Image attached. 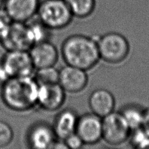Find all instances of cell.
Masks as SVG:
<instances>
[{
	"instance_id": "obj_6",
	"label": "cell",
	"mask_w": 149,
	"mask_h": 149,
	"mask_svg": "<svg viewBox=\"0 0 149 149\" xmlns=\"http://www.w3.org/2000/svg\"><path fill=\"white\" fill-rule=\"evenodd\" d=\"M130 128L119 111L102 118V140L110 146H118L128 140Z\"/></svg>"
},
{
	"instance_id": "obj_12",
	"label": "cell",
	"mask_w": 149,
	"mask_h": 149,
	"mask_svg": "<svg viewBox=\"0 0 149 149\" xmlns=\"http://www.w3.org/2000/svg\"><path fill=\"white\" fill-rule=\"evenodd\" d=\"M28 52L36 70L55 66L58 60V49L50 40L36 43Z\"/></svg>"
},
{
	"instance_id": "obj_5",
	"label": "cell",
	"mask_w": 149,
	"mask_h": 149,
	"mask_svg": "<svg viewBox=\"0 0 149 149\" xmlns=\"http://www.w3.org/2000/svg\"><path fill=\"white\" fill-rule=\"evenodd\" d=\"M0 61L9 78L34 76L36 68L28 51H7Z\"/></svg>"
},
{
	"instance_id": "obj_14",
	"label": "cell",
	"mask_w": 149,
	"mask_h": 149,
	"mask_svg": "<svg viewBox=\"0 0 149 149\" xmlns=\"http://www.w3.org/2000/svg\"><path fill=\"white\" fill-rule=\"evenodd\" d=\"M88 105L91 112L102 118L114 111L115 97L107 89H96L89 97Z\"/></svg>"
},
{
	"instance_id": "obj_16",
	"label": "cell",
	"mask_w": 149,
	"mask_h": 149,
	"mask_svg": "<svg viewBox=\"0 0 149 149\" xmlns=\"http://www.w3.org/2000/svg\"><path fill=\"white\" fill-rule=\"evenodd\" d=\"M146 109L141 105L135 103L125 104L119 112L124 118L131 130L143 126Z\"/></svg>"
},
{
	"instance_id": "obj_20",
	"label": "cell",
	"mask_w": 149,
	"mask_h": 149,
	"mask_svg": "<svg viewBox=\"0 0 149 149\" xmlns=\"http://www.w3.org/2000/svg\"><path fill=\"white\" fill-rule=\"evenodd\" d=\"M128 141L133 149H141L149 145V134L142 127L131 130Z\"/></svg>"
},
{
	"instance_id": "obj_17",
	"label": "cell",
	"mask_w": 149,
	"mask_h": 149,
	"mask_svg": "<svg viewBox=\"0 0 149 149\" xmlns=\"http://www.w3.org/2000/svg\"><path fill=\"white\" fill-rule=\"evenodd\" d=\"M33 19L26 23L28 38L32 45L49 40L51 30L46 27L38 19L37 20H33Z\"/></svg>"
},
{
	"instance_id": "obj_15",
	"label": "cell",
	"mask_w": 149,
	"mask_h": 149,
	"mask_svg": "<svg viewBox=\"0 0 149 149\" xmlns=\"http://www.w3.org/2000/svg\"><path fill=\"white\" fill-rule=\"evenodd\" d=\"M6 51H28L32 46L28 38L26 23L13 22L8 33L0 42Z\"/></svg>"
},
{
	"instance_id": "obj_25",
	"label": "cell",
	"mask_w": 149,
	"mask_h": 149,
	"mask_svg": "<svg viewBox=\"0 0 149 149\" xmlns=\"http://www.w3.org/2000/svg\"><path fill=\"white\" fill-rule=\"evenodd\" d=\"M143 127L149 134V108H147L145 110V118H144Z\"/></svg>"
},
{
	"instance_id": "obj_10",
	"label": "cell",
	"mask_w": 149,
	"mask_h": 149,
	"mask_svg": "<svg viewBox=\"0 0 149 149\" xmlns=\"http://www.w3.org/2000/svg\"><path fill=\"white\" fill-rule=\"evenodd\" d=\"M87 71L66 65L59 69L58 84L69 93H78L85 89L88 84Z\"/></svg>"
},
{
	"instance_id": "obj_4",
	"label": "cell",
	"mask_w": 149,
	"mask_h": 149,
	"mask_svg": "<svg viewBox=\"0 0 149 149\" xmlns=\"http://www.w3.org/2000/svg\"><path fill=\"white\" fill-rule=\"evenodd\" d=\"M38 19L51 30L63 29L74 18L65 0L41 1L37 13Z\"/></svg>"
},
{
	"instance_id": "obj_7",
	"label": "cell",
	"mask_w": 149,
	"mask_h": 149,
	"mask_svg": "<svg viewBox=\"0 0 149 149\" xmlns=\"http://www.w3.org/2000/svg\"><path fill=\"white\" fill-rule=\"evenodd\" d=\"M76 133L85 145L97 144L102 140V118L91 112L79 115Z\"/></svg>"
},
{
	"instance_id": "obj_19",
	"label": "cell",
	"mask_w": 149,
	"mask_h": 149,
	"mask_svg": "<svg viewBox=\"0 0 149 149\" xmlns=\"http://www.w3.org/2000/svg\"><path fill=\"white\" fill-rule=\"evenodd\" d=\"M33 77L39 85L57 84L59 70L56 68L55 66L36 69Z\"/></svg>"
},
{
	"instance_id": "obj_3",
	"label": "cell",
	"mask_w": 149,
	"mask_h": 149,
	"mask_svg": "<svg viewBox=\"0 0 149 149\" xmlns=\"http://www.w3.org/2000/svg\"><path fill=\"white\" fill-rule=\"evenodd\" d=\"M97 43L101 60L110 65L124 62L130 52L129 41L116 32H109L98 37Z\"/></svg>"
},
{
	"instance_id": "obj_18",
	"label": "cell",
	"mask_w": 149,
	"mask_h": 149,
	"mask_svg": "<svg viewBox=\"0 0 149 149\" xmlns=\"http://www.w3.org/2000/svg\"><path fill=\"white\" fill-rule=\"evenodd\" d=\"M74 17L85 19L91 16L95 9V0H65Z\"/></svg>"
},
{
	"instance_id": "obj_22",
	"label": "cell",
	"mask_w": 149,
	"mask_h": 149,
	"mask_svg": "<svg viewBox=\"0 0 149 149\" xmlns=\"http://www.w3.org/2000/svg\"><path fill=\"white\" fill-rule=\"evenodd\" d=\"M70 149H81L85 145L81 137L75 132L63 140Z\"/></svg>"
},
{
	"instance_id": "obj_11",
	"label": "cell",
	"mask_w": 149,
	"mask_h": 149,
	"mask_svg": "<svg viewBox=\"0 0 149 149\" xmlns=\"http://www.w3.org/2000/svg\"><path fill=\"white\" fill-rule=\"evenodd\" d=\"M26 139L30 149H47L56 139V137L52 124L39 121L29 127Z\"/></svg>"
},
{
	"instance_id": "obj_28",
	"label": "cell",
	"mask_w": 149,
	"mask_h": 149,
	"mask_svg": "<svg viewBox=\"0 0 149 149\" xmlns=\"http://www.w3.org/2000/svg\"><path fill=\"white\" fill-rule=\"evenodd\" d=\"M141 149H149V145H148V146H145V147H144V148H141Z\"/></svg>"
},
{
	"instance_id": "obj_1",
	"label": "cell",
	"mask_w": 149,
	"mask_h": 149,
	"mask_svg": "<svg viewBox=\"0 0 149 149\" xmlns=\"http://www.w3.org/2000/svg\"><path fill=\"white\" fill-rule=\"evenodd\" d=\"M39 84L33 76L11 78L1 86V101L16 112H28L37 106Z\"/></svg>"
},
{
	"instance_id": "obj_8",
	"label": "cell",
	"mask_w": 149,
	"mask_h": 149,
	"mask_svg": "<svg viewBox=\"0 0 149 149\" xmlns=\"http://www.w3.org/2000/svg\"><path fill=\"white\" fill-rule=\"evenodd\" d=\"M41 0H4L3 11L12 22L26 23L34 19Z\"/></svg>"
},
{
	"instance_id": "obj_27",
	"label": "cell",
	"mask_w": 149,
	"mask_h": 149,
	"mask_svg": "<svg viewBox=\"0 0 149 149\" xmlns=\"http://www.w3.org/2000/svg\"><path fill=\"white\" fill-rule=\"evenodd\" d=\"M103 149H118V148H116V147H114V146H110V147H107V148H103Z\"/></svg>"
},
{
	"instance_id": "obj_13",
	"label": "cell",
	"mask_w": 149,
	"mask_h": 149,
	"mask_svg": "<svg viewBox=\"0 0 149 149\" xmlns=\"http://www.w3.org/2000/svg\"><path fill=\"white\" fill-rule=\"evenodd\" d=\"M79 115L72 108H66L55 116L52 126L56 139L65 140L68 136L76 132Z\"/></svg>"
},
{
	"instance_id": "obj_26",
	"label": "cell",
	"mask_w": 149,
	"mask_h": 149,
	"mask_svg": "<svg viewBox=\"0 0 149 149\" xmlns=\"http://www.w3.org/2000/svg\"><path fill=\"white\" fill-rule=\"evenodd\" d=\"M4 0H0V11L3 8Z\"/></svg>"
},
{
	"instance_id": "obj_23",
	"label": "cell",
	"mask_w": 149,
	"mask_h": 149,
	"mask_svg": "<svg viewBox=\"0 0 149 149\" xmlns=\"http://www.w3.org/2000/svg\"><path fill=\"white\" fill-rule=\"evenodd\" d=\"M47 149H70L63 140L56 139Z\"/></svg>"
},
{
	"instance_id": "obj_2",
	"label": "cell",
	"mask_w": 149,
	"mask_h": 149,
	"mask_svg": "<svg viewBox=\"0 0 149 149\" xmlns=\"http://www.w3.org/2000/svg\"><path fill=\"white\" fill-rule=\"evenodd\" d=\"M61 55L66 65L86 71L93 69L101 60L97 38L81 34L70 35L63 41Z\"/></svg>"
},
{
	"instance_id": "obj_9",
	"label": "cell",
	"mask_w": 149,
	"mask_h": 149,
	"mask_svg": "<svg viewBox=\"0 0 149 149\" xmlns=\"http://www.w3.org/2000/svg\"><path fill=\"white\" fill-rule=\"evenodd\" d=\"M66 91L60 85L40 84L37 106L47 112H55L63 107L66 101Z\"/></svg>"
},
{
	"instance_id": "obj_21",
	"label": "cell",
	"mask_w": 149,
	"mask_h": 149,
	"mask_svg": "<svg viewBox=\"0 0 149 149\" xmlns=\"http://www.w3.org/2000/svg\"><path fill=\"white\" fill-rule=\"evenodd\" d=\"M14 132L8 123L0 120V148H5L12 143Z\"/></svg>"
},
{
	"instance_id": "obj_24",
	"label": "cell",
	"mask_w": 149,
	"mask_h": 149,
	"mask_svg": "<svg viewBox=\"0 0 149 149\" xmlns=\"http://www.w3.org/2000/svg\"><path fill=\"white\" fill-rule=\"evenodd\" d=\"M9 79V76L7 74L3 66L2 65L1 61H0V86H1Z\"/></svg>"
}]
</instances>
